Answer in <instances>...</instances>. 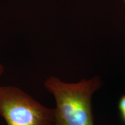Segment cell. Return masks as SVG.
<instances>
[{"label":"cell","instance_id":"obj_4","mask_svg":"<svg viewBox=\"0 0 125 125\" xmlns=\"http://www.w3.org/2000/svg\"><path fill=\"white\" fill-rule=\"evenodd\" d=\"M4 70H5L4 66L1 63V62H0V76L2 75V74H4Z\"/></svg>","mask_w":125,"mask_h":125},{"label":"cell","instance_id":"obj_2","mask_svg":"<svg viewBox=\"0 0 125 125\" xmlns=\"http://www.w3.org/2000/svg\"><path fill=\"white\" fill-rule=\"evenodd\" d=\"M0 115L7 125H56L54 108L13 86L0 85Z\"/></svg>","mask_w":125,"mask_h":125},{"label":"cell","instance_id":"obj_3","mask_svg":"<svg viewBox=\"0 0 125 125\" xmlns=\"http://www.w3.org/2000/svg\"><path fill=\"white\" fill-rule=\"evenodd\" d=\"M118 108L121 119L125 123V94L122 96L121 98H120Z\"/></svg>","mask_w":125,"mask_h":125},{"label":"cell","instance_id":"obj_5","mask_svg":"<svg viewBox=\"0 0 125 125\" xmlns=\"http://www.w3.org/2000/svg\"><path fill=\"white\" fill-rule=\"evenodd\" d=\"M123 2H124V3L125 4V0H123Z\"/></svg>","mask_w":125,"mask_h":125},{"label":"cell","instance_id":"obj_1","mask_svg":"<svg viewBox=\"0 0 125 125\" xmlns=\"http://www.w3.org/2000/svg\"><path fill=\"white\" fill-rule=\"evenodd\" d=\"M101 85L98 76L77 83L64 82L53 76L46 79L44 86L56 101V125H94L92 97Z\"/></svg>","mask_w":125,"mask_h":125}]
</instances>
